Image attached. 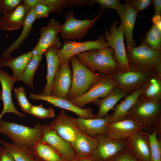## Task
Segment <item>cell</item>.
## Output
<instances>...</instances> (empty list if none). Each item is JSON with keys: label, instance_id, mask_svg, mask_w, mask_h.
Here are the masks:
<instances>
[{"label": "cell", "instance_id": "21", "mask_svg": "<svg viewBox=\"0 0 161 161\" xmlns=\"http://www.w3.org/2000/svg\"><path fill=\"white\" fill-rule=\"evenodd\" d=\"M129 94L117 87L104 98L98 99L92 103L98 107V110L95 115L96 118H102L108 115L109 112L113 110L117 103Z\"/></svg>", "mask_w": 161, "mask_h": 161}, {"label": "cell", "instance_id": "20", "mask_svg": "<svg viewBox=\"0 0 161 161\" xmlns=\"http://www.w3.org/2000/svg\"><path fill=\"white\" fill-rule=\"evenodd\" d=\"M73 119L81 131L95 137L106 134L107 125L110 121L109 114L102 118H84L78 117H73Z\"/></svg>", "mask_w": 161, "mask_h": 161}, {"label": "cell", "instance_id": "24", "mask_svg": "<svg viewBox=\"0 0 161 161\" xmlns=\"http://www.w3.org/2000/svg\"><path fill=\"white\" fill-rule=\"evenodd\" d=\"M57 49L54 47H51L44 53L46 58L47 65L46 84L41 93L44 95H51L53 80L60 66L57 55Z\"/></svg>", "mask_w": 161, "mask_h": 161}, {"label": "cell", "instance_id": "3", "mask_svg": "<svg viewBox=\"0 0 161 161\" xmlns=\"http://www.w3.org/2000/svg\"><path fill=\"white\" fill-rule=\"evenodd\" d=\"M112 49L109 47L90 50L75 55L83 65L90 70L101 74L113 75L117 73V63Z\"/></svg>", "mask_w": 161, "mask_h": 161}, {"label": "cell", "instance_id": "37", "mask_svg": "<svg viewBox=\"0 0 161 161\" xmlns=\"http://www.w3.org/2000/svg\"><path fill=\"white\" fill-rule=\"evenodd\" d=\"M28 114L41 119L52 118L55 116L54 111L51 107L46 108L42 104L38 106L32 105Z\"/></svg>", "mask_w": 161, "mask_h": 161}, {"label": "cell", "instance_id": "5", "mask_svg": "<svg viewBox=\"0 0 161 161\" xmlns=\"http://www.w3.org/2000/svg\"><path fill=\"white\" fill-rule=\"evenodd\" d=\"M43 124H36L33 128L0 120V133L8 137L13 143L32 148L40 141Z\"/></svg>", "mask_w": 161, "mask_h": 161}, {"label": "cell", "instance_id": "26", "mask_svg": "<svg viewBox=\"0 0 161 161\" xmlns=\"http://www.w3.org/2000/svg\"><path fill=\"white\" fill-rule=\"evenodd\" d=\"M139 97L145 101L161 102V74L151 77L143 87Z\"/></svg>", "mask_w": 161, "mask_h": 161}, {"label": "cell", "instance_id": "10", "mask_svg": "<svg viewBox=\"0 0 161 161\" xmlns=\"http://www.w3.org/2000/svg\"><path fill=\"white\" fill-rule=\"evenodd\" d=\"M98 145L91 156L92 161H108L127 148L126 140L114 139L106 135L95 137Z\"/></svg>", "mask_w": 161, "mask_h": 161}, {"label": "cell", "instance_id": "2", "mask_svg": "<svg viewBox=\"0 0 161 161\" xmlns=\"http://www.w3.org/2000/svg\"><path fill=\"white\" fill-rule=\"evenodd\" d=\"M126 117L138 122L146 132H155L161 136V102L145 101L139 97Z\"/></svg>", "mask_w": 161, "mask_h": 161}, {"label": "cell", "instance_id": "8", "mask_svg": "<svg viewBox=\"0 0 161 161\" xmlns=\"http://www.w3.org/2000/svg\"><path fill=\"white\" fill-rule=\"evenodd\" d=\"M101 79L86 92L70 101L77 107L82 108L88 103L100 98H104L115 88L117 83L112 75L102 74Z\"/></svg>", "mask_w": 161, "mask_h": 161}, {"label": "cell", "instance_id": "15", "mask_svg": "<svg viewBox=\"0 0 161 161\" xmlns=\"http://www.w3.org/2000/svg\"><path fill=\"white\" fill-rule=\"evenodd\" d=\"M124 4L120 3L117 10L120 18V23L124 36L126 38V46L135 47L137 45L133 36L137 16L138 12L126 1Z\"/></svg>", "mask_w": 161, "mask_h": 161}, {"label": "cell", "instance_id": "35", "mask_svg": "<svg viewBox=\"0 0 161 161\" xmlns=\"http://www.w3.org/2000/svg\"><path fill=\"white\" fill-rule=\"evenodd\" d=\"M147 133L151 145L150 161H161V136H157L155 132Z\"/></svg>", "mask_w": 161, "mask_h": 161}, {"label": "cell", "instance_id": "25", "mask_svg": "<svg viewBox=\"0 0 161 161\" xmlns=\"http://www.w3.org/2000/svg\"><path fill=\"white\" fill-rule=\"evenodd\" d=\"M141 88L129 94L124 100L116 104L113 109L114 112L110 114V123L117 121L124 118L129 111L134 105L140 97L142 90Z\"/></svg>", "mask_w": 161, "mask_h": 161}, {"label": "cell", "instance_id": "48", "mask_svg": "<svg viewBox=\"0 0 161 161\" xmlns=\"http://www.w3.org/2000/svg\"><path fill=\"white\" fill-rule=\"evenodd\" d=\"M1 91L0 89V100H1Z\"/></svg>", "mask_w": 161, "mask_h": 161}, {"label": "cell", "instance_id": "17", "mask_svg": "<svg viewBox=\"0 0 161 161\" xmlns=\"http://www.w3.org/2000/svg\"><path fill=\"white\" fill-rule=\"evenodd\" d=\"M29 95L30 98L32 100L46 101L54 106L74 112L78 117L84 118H96L95 115L93 114L91 108H86L84 109L79 108L67 98L58 97L50 95H45L41 92H39L38 95L31 93Z\"/></svg>", "mask_w": 161, "mask_h": 161}, {"label": "cell", "instance_id": "47", "mask_svg": "<svg viewBox=\"0 0 161 161\" xmlns=\"http://www.w3.org/2000/svg\"><path fill=\"white\" fill-rule=\"evenodd\" d=\"M72 161H92L91 156L81 157L77 156Z\"/></svg>", "mask_w": 161, "mask_h": 161}, {"label": "cell", "instance_id": "12", "mask_svg": "<svg viewBox=\"0 0 161 161\" xmlns=\"http://www.w3.org/2000/svg\"><path fill=\"white\" fill-rule=\"evenodd\" d=\"M49 125L72 147L81 132L73 117L67 116L63 109L55 120L50 122Z\"/></svg>", "mask_w": 161, "mask_h": 161}, {"label": "cell", "instance_id": "23", "mask_svg": "<svg viewBox=\"0 0 161 161\" xmlns=\"http://www.w3.org/2000/svg\"><path fill=\"white\" fill-rule=\"evenodd\" d=\"M26 14L21 3L13 12L2 15L0 18V29L12 31L21 28L23 26Z\"/></svg>", "mask_w": 161, "mask_h": 161}, {"label": "cell", "instance_id": "32", "mask_svg": "<svg viewBox=\"0 0 161 161\" xmlns=\"http://www.w3.org/2000/svg\"><path fill=\"white\" fill-rule=\"evenodd\" d=\"M142 44L156 50H161V30L153 24L141 37Z\"/></svg>", "mask_w": 161, "mask_h": 161}, {"label": "cell", "instance_id": "31", "mask_svg": "<svg viewBox=\"0 0 161 161\" xmlns=\"http://www.w3.org/2000/svg\"><path fill=\"white\" fill-rule=\"evenodd\" d=\"M42 55L41 54H33L20 80V81L23 82L32 89H34L33 84L34 76L41 60Z\"/></svg>", "mask_w": 161, "mask_h": 161}, {"label": "cell", "instance_id": "33", "mask_svg": "<svg viewBox=\"0 0 161 161\" xmlns=\"http://www.w3.org/2000/svg\"><path fill=\"white\" fill-rule=\"evenodd\" d=\"M109 47L104 36L102 35H99L98 38L96 40L80 42L79 45L72 51L71 57L84 52L94 49H100Z\"/></svg>", "mask_w": 161, "mask_h": 161}, {"label": "cell", "instance_id": "30", "mask_svg": "<svg viewBox=\"0 0 161 161\" xmlns=\"http://www.w3.org/2000/svg\"><path fill=\"white\" fill-rule=\"evenodd\" d=\"M32 149L35 158L39 161H64L58 151L47 143L40 141Z\"/></svg>", "mask_w": 161, "mask_h": 161}, {"label": "cell", "instance_id": "14", "mask_svg": "<svg viewBox=\"0 0 161 161\" xmlns=\"http://www.w3.org/2000/svg\"><path fill=\"white\" fill-rule=\"evenodd\" d=\"M127 148L137 161H150L151 145L148 133L143 129L135 132L126 140Z\"/></svg>", "mask_w": 161, "mask_h": 161}, {"label": "cell", "instance_id": "41", "mask_svg": "<svg viewBox=\"0 0 161 161\" xmlns=\"http://www.w3.org/2000/svg\"><path fill=\"white\" fill-rule=\"evenodd\" d=\"M108 161H137L127 148L122 150Z\"/></svg>", "mask_w": 161, "mask_h": 161}, {"label": "cell", "instance_id": "38", "mask_svg": "<svg viewBox=\"0 0 161 161\" xmlns=\"http://www.w3.org/2000/svg\"><path fill=\"white\" fill-rule=\"evenodd\" d=\"M17 103L24 112L28 113L32 106L27 100L26 95V92L21 86L18 89L14 90Z\"/></svg>", "mask_w": 161, "mask_h": 161}, {"label": "cell", "instance_id": "43", "mask_svg": "<svg viewBox=\"0 0 161 161\" xmlns=\"http://www.w3.org/2000/svg\"><path fill=\"white\" fill-rule=\"evenodd\" d=\"M128 1L138 12L143 10L152 4L151 0H131Z\"/></svg>", "mask_w": 161, "mask_h": 161}, {"label": "cell", "instance_id": "40", "mask_svg": "<svg viewBox=\"0 0 161 161\" xmlns=\"http://www.w3.org/2000/svg\"><path fill=\"white\" fill-rule=\"evenodd\" d=\"M33 8L36 19L47 17L50 13H53V8L50 6L39 2Z\"/></svg>", "mask_w": 161, "mask_h": 161}, {"label": "cell", "instance_id": "42", "mask_svg": "<svg viewBox=\"0 0 161 161\" xmlns=\"http://www.w3.org/2000/svg\"><path fill=\"white\" fill-rule=\"evenodd\" d=\"M94 4L97 3L100 6L102 11L107 9H114L117 10L120 4L118 0H93Z\"/></svg>", "mask_w": 161, "mask_h": 161}, {"label": "cell", "instance_id": "11", "mask_svg": "<svg viewBox=\"0 0 161 161\" xmlns=\"http://www.w3.org/2000/svg\"><path fill=\"white\" fill-rule=\"evenodd\" d=\"M40 141L54 148L64 161H72L77 156L73 147L51 129L49 125L43 124Z\"/></svg>", "mask_w": 161, "mask_h": 161}, {"label": "cell", "instance_id": "4", "mask_svg": "<svg viewBox=\"0 0 161 161\" xmlns=\"http://www.w3.org/2000/svg\"><path fill=\"white\" fill-rule=\"evenodd\" d=\"M69 61L72 69V83L67 97L70 100L86 92L101 79L102 75L90 70L75 55L72 56Z\"/></svg>", "mask_w": 161, "mask_h": 161}, {"label": "cell", "instance_id": "46", "mask_svg": "<svg viewBox=\"0 0 161 161\" xmlns=\"http://www.w3.org/2000/svg\"><path fill=\"white\" fill-rule=\"evenodd\" d=\"M153 24L156 25L161 30V16L154 15L152 19Z\"/></svg>", "mask_w": 161, "mask_h": 161}, {"label": "cell", "instance_id": "49", "mask_svg": "<svg viewBox=\"0 0 161 161\" xmlns=\"http://www.w3.org/2000/svg\"><path fill=\"white\" fill-rule=\"evenodd\" d=\"M34 161H39L38 160H37L36 158V159H35V160H34Z\"/></svg>", "mask_w": 161, "mask_h": 161}, {"label": "cell", "instance_id": "19", "mask_svg": "<svg viewBox=\"0 0 161 161\" xmlns=\"http://www.w3.org/2000/svg\"><path fill=\"white\" fill-rule=\"evenodd\" d=\"M71 75L69 62L60 66L53 80L50 95L67 99L72 83Z\"/></svg>", "mask_w": 161, "mask_h": 161}, {"label": "cell", "instance_id": "27", "mask_svg": "<svg viewBox=\"0 0 161 161\" xmlns=\"http://www.w3.org/2000/svg\"><path fill=\"white\" fill-rule=\"evenodd\" d=\"M95 137L88 135L81 131L73 145L77 156L90 157L92 155L98 145Z\"/></svg>", "mask_w": 161, "mask_h": 161}, {"label": "cell", "instance_id": "28", "mask_svg": "<svg viewBox=\"0 0 161 161\" xmlns=\"http://www.w3.org/2000/svg\"><path fill=\"white\" fill-rule=\"evenodd\" d=\"M0 143L11 154L15 161H34L36 159L32 151L29 146L0 140Z\"/></svg>", "mask_w": 161, "mask_h": 161}, {"label": "cell", "instance_id": "22", "mask_svg": "<svg viewBox=\"0 0 161 161\" xmlns=\"http://www.w3.org/2000/svg\"><path fill=\"white\" fill-rule=\"evenodd\" d=\"M33 55L32 50L15 58L11 55L2 56L0 58V67L11 68L13 72L12 76L16 81H20L21 76Z\"/></svg>", "mask_w": 161, "mask_h": 161}, {"label": "cell", "instance_id": "39", "mask_svg": "<svg viewBox=\"0 0 161 161\" xmlns=\"http://www.w3.org/2000/svg\"><path fill=\"white\" fill-rule=\"evenodd\" d=\"M22 2L21 0H0V14L13 12Z\"/></svg>", "mask_w": 161, "mask_h": 161}, {"label": "cell", "instance_id": "34", "mask_svg": "<svg viewBox=\"0 0 161 161\" xmlns=\"http://www.w3.org/2000/svg\"><path fill=\"white\" fill-rule=\"evenodd\" d=\"M80 43V42L74 40H65L62 47L57 49V55L60 66H64L69 62L72 52Z\"/></svg>", "mask_w": 161, "mask_h": 161}, {"label": "cell", "instance_id": "6", "mask_svg": "<svg viewBox=\"0 0 161 161\" xmlns=\"http://www.w3.org/2000/svg\"><path fill=\"white\" fill-rule=\"evenodd\" d=\"M119 21L115 20L110 24L109 30L106 29L104 35L106 43L114 52V56L118 64L117 73L130 70L127 59L124 42V35L120 24L118 27L117 24Z\"/></svg>", "mask_w": 161, "mask_h": 161}, {"label": "cell", "instance_id": "36", "mask_svg": "<svg viewBox=\"0 0 161 161\" xmlns=\"http://www.w3.org/2000/svg\"><path fill=\"white\" fill-rule=\"evenodd\" d=\"M39 2L52 7L53 13L61 14L67 7L74 6L73 0H38Z\"/></svg>", "mask_w": 161, "mask_h": 161}, {"label": "cell", "instance_id": "13", "mask_svg": "<svg viewBox=\"0 0 161 161\" xmlns=\"http://www.w3.org/2000/svg\"><path fill=\"white\" fill-rule=\"evenodd\" d=\"M154 74L131 69L129 71L117 73L112 75L116 81L117 87L130 94L143 87L148 80Z\"/></svg>", "mask_w": 161, "mask_h": 161}, {"label": "cell", "instance_id": "29", "mask_svg": "<svg viewBox=\"0 0 161 161\" xmlns=\"http://www.w3.org/2000/svg\"><path fill=\"white\" fill-rule=\"evenodd\" d=\"M36 19L33 8L27 13L23 27V30L18 38L3 52L2 56L11 55L15 50L18 49L24 41L30 34L32 28L33 24Z\"/></svg>", "mask_w": 161, "mask_h": 161}, {"label": "cell", "instance_id": "18", "mask_svg": "<svg viewBox=\"0 0 161 161\" xmlns=\"http://www.w3.org/2000/svg\"><path fill=\"white\" fill-rule=\"evenodd\" d=\"M16 80L12 76L2 70L0 67V82L2 87L1 100L3 103V109L0 114V120L5 113H13L20 117L24 115L15 107L12 98V91Z\"/></svg>", "mask_w": 161, "mask_h": 161}, {"label": "cell", "instance_id": "1", "mask_svg": "<svg viewBox=\"0 0 161 161\" xmlns=\"http://www.w3.org/2000/svg\"><path fill=\"white\" fill-rule=\"evenodd\" d=\"M130 69L151 74H161V50L141 43L138 47H125Z\"/></svg>", "mask_w": 161, "mask_h": 161}, {"label": "cell", "instance_id": "16", "mask_svg": "<svg viewBox=\"0 0 161 161\" xmlns=\"http://www.w3.org/2000/svg\"><path fill=\"white\" fill-rule=\"evenodd\" d=\"M141 129H144L140 123L131 117H126L120 120L109 123L106 135L114 140H126Z\"/></svg>", "mask_w": 161, "mask_h": 161}, {"label": "cell", "instance_id": "45", "mask_svg": "<svg viewBox=\"0 0 161 161\" xmlns=\"http://www.w3.org/2000/svg\"><path fill=\"white\" fill-rule=\"evenodd\" d=\"M152 4L154 8V15L161 16V0H153Z\"/></svg>", "mask_w": 161, "mask_h": 161}, {"label": "cell", "instance_id": "9", "mask_svg": "<svg viewBox=\"0 0 161 161\" xmlns=\"http://www.w3.org/2000/svg\"><path fill=\"white\" fill-rule=\"evenodd\" d=\"M61 25L53 18L49 20L47 25L40 29V37L36 46L32 50L33 54L43 55L49 48L54 47L57 49L62 46L58 35L60 33Z\"/></svg>", "mask_w": 161, "mask_h": 161}, {"label": "cell", "instance_id": "44", "mask_svg": "<svg viewBox=\"0 0 161 161\" xmlns=\"http://www.w3.org/2000/svg\"><path fill=\"white\" fill-rule=\"evenodd\" d=\"M0 161H15L11 154L4 146H0Z\"/></svg>", "mask_w": 161, "mask_h": 161}, {"label": "cell", "instance_id": "7", "mask_svg": "<svg viewBox=\"0 0 161 161\" xmlns=\"http://www.w3.org/2000/svg\"><path fill=\"white\" fill-rule=\"evenodd\" d=\"M104 13L102 11L93 19L79 20L75 17L73 10L67 12L65 20L61 25L60 32L62 38L65 40H81L88 33L90 29L94 26L96 22Z\"/></svg>", "mask_w": 161, "mask_h": 161}]
</instances>
